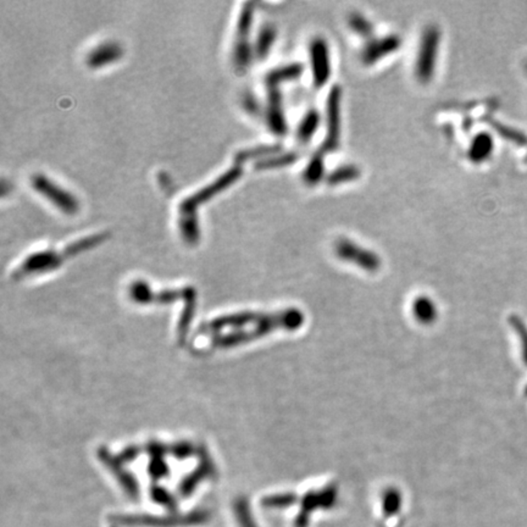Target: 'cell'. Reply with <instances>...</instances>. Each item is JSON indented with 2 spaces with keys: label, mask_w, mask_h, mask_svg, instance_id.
Returning <instances> with one entry per match:
<instances>
[{
  "label": "cell",
  "mask_w": 527,
  "mask_h": 527,
  "mask_svg": "<svg viewBox=\"0 0 527 527\" xmlns=\"http://www.w3.org/2000/svg\"><path fill=\"white\" fill-rule=\"evenodd\" d=\"M303 316L297 310H288L279 314H266L263 321L248 331H234L225 335H218L211 340L214 348H231L236 345L248 343L250 340L268 335L277 329H297L302 324Z\"/></svg>",
  "instance_id": "6da1fadb"
},
{
  "label": "cell",
  "mask_w": 527,
  "mask_h": 527,
  "mask_svg": "<svg viewBox=\"0 0 527 527\" xmlns=\"http://www.w3.org/2000/svg\"><path fill=\"white\" fill-rule=\"evenodd\" d=\"M441 43V32L436 26L426 28L421 37L420 46L416 56L415 75L421 83L431 81L436 70L438 46Z\"/></svg>",
  "instance_id": "7a4b0ae2"
},
{
  "label": "cell",
  "mask_w": 527,
  "mask_h": 527,
  "mask_svg": "<svg viewBox=\"0 0 527 527\" xmlns=\"http://www.w3.org/2000/svg\"><path fill=\"white\" fill-rule=\"evenodd\" d=\"M32 186L36 189L37 192L43 194V197H46L48 200H51V203L54 204L60 210H62L64 213H76L77 208H78L76 199L72 197L70 193H67L64 189H61L60 187H58L56 184L51 182V180H48L44 175H35L32 178Z\"/></svg>",
  "instance_id": "3957f363"
},
{
  "label": "cell",
  "mask_w": 527,
  "mask_h": 527,
  "mask_svg": "<svg viewBox=\"0 0 527 527\" xmlns=\"http://www.w3.org/2000/svg\"><path fill=\"white\" fill-rule=\"evenodd\" d=\"M340 87H334L327 99V133L321 152H335L340 144Z\"/></svg>",
  "instance_id": "277c9868"
},
{
  "label": "cell",
  "mask_w": 527,
  "mask_h": 527,
  "mask_svg": "<svg viewBox=\"0 0 527 527\" xmlns=\"http://www.w3.org/2000/svg\"><path fill=\"white\" fill-rule=\"evenodd\" d=\"M310 66L316 88L324 87L331 77V59L327 43L324 38H315L309 48Z\"/></svg>",
  "instance_id": "5b68a950"
},
{
  "label": "cell",
  "mask_w": 527,
  "mask_h": 527,
  "mask_svg": "<svg viewBox=\"0 0 527 527\" xmlns=\"http://www.w3.org/2000/svg\"><path fill=\"white\" fill-rule=\"evenodd\" d=\"M65 258H67L65 250L60 254L55 253L53 250L33 254L26 259L20 268L16 270L14 279H22L24 276H28L35 273H44V271L56 269L60 266L62 260Z\"/></svg>",
  "instance_id": "8992f818"
},
{
  "label": "cell",
  "mask_w": 527,
  "mask_h": 527,
  "mask_svg": "<svg viewBox=\"0 0 527 527\" xmlns=\"http://www.w3.org/2000/svg\"><path fill=\"white\" fill-rule=\"evenodd\" d=\"M336 252L340 259L355 263V265L369 271L379 269L380 266V259L377 258L375 253H372L368 249L361 248L348 239H340L336 247Z\"/></svg>",
  "instance_id": "52a82bcc"
},
{
  "label": "cell",
  "mask_w": 527,
  "mask_h": 527,
  "mask_svg": "<svg viewBox=\"0 0 527 527\" xmlns=\"http://www.w3.org/2000/svg\"><path fill=\"white\" fill-rule=\"evenodd\" d=\"M96 456L98 459L101 460L103 465L110 470L112 475L116 477L117 481L120 482L122 488L125 491L132 496V497H136L138 496V483L135 477L132 475L131 472H127L122 467V461L114 456L112 451L107 449V448H99V451H96Z\"/></svg>",
  "instance_id": "ba28073f"
},
{
  "label": "cell",
  "mask_w": 527,
  "mask_h": 527,
  "mask_svg": "<svg viewBox=\"0 0 527 527\" xmlns=\"http://www.w3.org/2000/svg\"><path fill=\"white\" fill-rule=\"evenodd\" d=\"M241 173H242V170L239 168L230 170L226 175H223V178H218L216 182L210 184L209 187L204 188L202 191H199L197 194H194L192 197L186 199L181 204V209H180L181 213L194 211V209H196V207H198V204L203 203L204 200H208L209 198L213 197L214 193L220 192V191H223V188L227 187L230 183L234 182L241 176Z\"/></svg>",
  "instance_id": "9c48e42d"
},
{
  "label": "cell",
  "mask_w": 527,
  "mask_h": 527,
  "mask_svg": "<svg viewBox=\"0 0 527 527\" xmlns=\"http://www.w3.org/2000/svg\"><path fill=\"white\" fill-rule=\"evenodd\" d=\"M197 454L199 456V459H200L199 467L183 480L181 487H180V491H181L183 496L189 494L194 490V487L197 486L198 483L204 480V478L215 475V465H214L211 458L209 456L207 448L203 446L199 447Z\"/></svg>",
  "instance_id": "30bf717a"
},
{
  "label": "cell",
  "mask_w": 527,
  "mask_h": 527,
  "mask_svg": "<svg viewBox=\"0 0 527 527\" xmlns=\"http://www.w3.org/2000/svg\"><path fill=\"white\" fill-rule=\"evenodd\" d=\"M401 42L397 36H387L380 40H374L366 44L361 58L366 65H372L382 60L385 56L398 51Z\"/></svg>",
  "instance_id": "8fae6325"
},
{
  "label": "cell",
  "mask_w": 527,
  "mask_h": 527,
  "mask_svg": "<svg viewBox=\"0 0 527 527\" xmlns=\"http://www.w3.org/2000/svg\"><path fill=\"white\" fill-rule=\"evenodd\" d=\"M252 25V10L245 9L241 15L239 22V42L234 46V60L239 69H245L250 62L248 33Z\"/></svg>",
  "instance_id": "7c38bea8"
},
{
  "label": "cell",
  "mask_w": 527,
  "mask_h": 527,
  "mask_svg": "<svg viewBox=\"0 0 527 527\" xmlns=\"http://www.w3.org/2000/svg\"><path fill=\"white\" fill-rule=\"evenodd\" d=\"M121 54V48L116 43H104L88 54L87 62L91 67H99L117 60Z\"/></svg>",
  "instance_id": "4fadbf2b"
},
{
  "label": "cell",
  "mask_w": 527,
  "mask_h": 527,
  "mask_svg": "<svg viewBox=\"0 0 527 527\" xmlns=\"http://www.w3.org/2000/svg\"><path fill=\"white\" fill-rule=\"evenodd\" d=\"M268 120H269L270 128L275 133L282 135L286 132V122H284V115L282 112L281 96H279V92L276 91V88H271Z\"/></svg>",
  "instance_id": "5bb4252c"
},
{
  "label": "cell",
  "mask_w": 527,
  "mask_h": 527,
  "mask_svg": "<svg viewBox=\"0 0 527 527\" xmlns=\"http://www.w3.org/2000/svg\"><path fill=\"white\" fill-rule=\"evenodd\" d=\"M184 308L182 310V314L180 316V322L178 326V340L180 345H183L186 337L188 335V329L192 325L194 314H196V308H197V293L193 289L192 293L188 295L184 300Z\"/></svg>",
  "instance_id": "9a60e30c"
},
{
  "label": "cell",
  "mask_w": 527,
  "mask_h": 527,
  "mask_svg": "<svg viewBox=\"0 0 527 527\" xmlns=\"http://www.w3.org/2000/svg\"><path fill=\"white\" fill-rule=\"evenodd\" d=\"M493 152V139L487 133H480L474 138L467 157L474 162H485Z\"/></svg>",
  "instance_id": "2e32d148"
},
{
  "label": "cell",
  "mask_w": 527,
  "mask_h": 527,
  "mask_svg": "<svg viewBox=\"0 0 527 527\" xmlns=\"http://www.w3.org/2000/svg\"><path fill=\"white\" fill-rule=\"evenodd\" d=\"M320 125V115L316 110H310L300 123L298 127V139L300 142H309Z\"/></svg>",
  "instance_id": "e0dca14e"
},
{
  "label": "cell",
  "mask_w": 527,
  "mask_h": 527,
  "mask_svg": "<svg viewBox=\"0 0 527 527\" xmlns=\"http://www.w3.org/2000/svg\"><path fill=\"white\" fill-rule=\"evenodd\" d=\"M300 72H302L300 66H287L284 69H279L276 71L270 72L269 76L266 77V82H268L270 88H277L276 86L279 85L281 82L292 81L294 78L300 76Z\"/></svg>",
  "instance_id": "ac0fdd59"
},
{
  "label": "cell",
  "mask_w": 527,
  "mask_h": 527,
  "mask_svg": "<svg viewBox=\"0 0 527 527\" xmlns=\"http://www.w3.org/2000/svg\"><path fill=\"white\" fill-rule=\"evenodd\" d=\"M180 230L184 241L188 243H197L199 239V230H198L197 218L196 215H188V214H181L180 218Z\"/></svg>",
  "instance_id": "d6986e66"
},
{
  "label": "cell",
  "mask_w": 527,
  "mask_h": 527,
  "mask_svg": "<svg viewBox=\"0 0 527 527\" xmlns=\"http://www.w3.org/2000/svg\"><path fill=\"white\" fill-rule=\"evenodd\" d=\"M153 291L148 284L143 281H136L130 287V297L138 304H150Z\"/></svg>",
  "instance_id": "ffe728a7"
},
{
  "label": "cell",
  "mask_w": 527,
  "mask_h": 527,
  "mask_svg": "<svg viewBox=\"0 0 527 527\" xmlns=\"http://www.w3.org/2000/svg\"><path fill=\"white\" fill-rule=\"evenodd\" d=\"M324 175V162H322V155H315L310 160L308 166L305 169L304 180L309 184H315L319 182Z\"/></svg>",
  "instance_id": "44dd1931"
},
{
  "label": "cell",
  "mask_w": 527,
  "mask_h": 527,
  "mask_svg": "<svg viewBox=\"0 0 527 527\" xmlns=\"http://www.w3.org/2000/svg\"><path fill=\"white\" fill-rule=\"evenodd\" d=\"M491 123L492 126L496 128V131L499 132L501 136L506 138V139L517 143L520 146L527 144V136L524 132L512 128V127L506 126V125H502L501 122L494 121V120H491Z\"/></svg>",
  "instance_id": "7402d4cb"
},
{
  "label": "cell",
  "mask_w": 527,
  "mask_h": 527,
  "mask_svg": "<svg viewBox=\"0 0 527 527\" xmlns=\"http://www.w3.org/2000/svg\"><path fill=\"white\" fill-rule=\"evenodd\" d=\"M275 33H276L275 28L270 27V26H266L261 30L258 37V42H257V53H258L259 56L263 58L269 53L270 48L274 44Z\"/></svg>",
  "instance_id": "603a6c76"
},
{
  "label": "cell",
  "mask_w": 527,
  "mask_h": 527,
  "mask_svg": "<svg viewBox=\"0 0 527 527\" xmlns=\"http://www.w3.org/2000/svg\"><path fill=\"white\" fill-rule=\"evenodd\" d=\"M360 171L355 166H343L337 169L335 173H331L329 178V183L331 184H340V183L349 182L355 178H359Z\"/></svg>",
  "instance_id": "cb8c5ba5"
},
{
  "label": "cell",
  "mask_w": 527,
  "mask_h": 527,
  "mask_svg": "<svg viewBox=\"0 0 527 527\" xmlns=\"http://www.w3.org/2000/svg\"><path fill=\"white\" fill-rule=\"evenodd\" d=\"M197 448L193 446L191 442H178V443H173L170 444V454L175 456L178 460H184L189 456H192L193 454H196Z\"/></svg>",
  "instance_id": "d4e9b609"
},
{
  "label": "cell",
  "mask_w": 527,
  "mask_h": 527,
  "mask_svg": "<svg viewBox=\"0 0 527 527\" xmlns=\"http://www.w3.org/2000/svg\"><path fill=\"white\" fill-rule=\"evenodd\" d=\"M148 472L154 480H159L169 474L168 464L164 460V456H153L148 465Z\"/></svg>",
  "instance_id": "484cf974"
},
{
  "label": "cell",
  "mask_w": 527,
  "mask_h": 527,
  "mask_svg": "<svg viewBox=\"0 0 527 527\" xmlns=\"http://www.w3.org/2000/svg\"><path fill=\"white\" fill-rule=\"evenodd\" d=\"M349 25L354 32L363 37L370 36L372 33V25L365 17L360 15H354L350 17Z\"/></svg>",
  "instance_id": "4316f807"
},
{
  "label": "cell",
  "mask_w": 527,
  "mask_h": 527,
  "mask_svg": "<svg viewBox=\"0 0 527 527\" xmlns=\"http://www.w3.org/2000/svg\"><path fill=\"white\" fill-rule=\"evenodd\" d=\"M295 160V155L294 154H286L284 157H275L273 160L269 159L266 162H260V169H273L279 168L282 165H288L291 162H293Z\"/></svg>",
  "instance_id": "83f0119b"
},
{
  "label": "cell",
  "mask_w": 527,
  "mask_h": 527,
  "mask_svg": "<svg viewBox=\"0 0 527 527\" xmlns=\"http://www.w3.org/2000/svg\"><path fill=\"white\" fill-rule=\"evenodd\" d=\"M142 451V447H126V448H123V449L120 451V454L117 456V458H119L122 463H131V461L135 460V459H137V456H141Z\"/></svg>",
  "instance_id": "f1b7e54d"
},
{
  "label": "cell",
  "mask_w": 527,
  "mask_h": 527,
  "mask_svg": "<svg viewBox=\"0 0 527 527\" xmlns=\"http://www.w3.org/2000/svg\"><path fill=\"white\" fill-rule=\"evenodd\" d=\"M152 496L155 501L159 503H164V504H173V499L168 492L164 491L162 487H153Z\"/></svg>",
  "instance_id": "f546056e"
},
{
  "label": "cell",
  "mask_w": 527,
  "mask_h": 527,
  "mask_svg": "<svg viewBox=\"0 0 527 527\" xmlns=\"http://www.w3.org/2000/svg\"><path fill=\"white\" fill-rule=\"evenodd\" d=\"M514 325H515V329H517V331H519L520 332V335H521V340H522V349H524V359H525V363L527 364V332L525 331V327H524V325L521 324V321L519 319H515L514 321Z\"/></svg>",
  "instance_id": "4dcf8cb0"
},
{
  "label": "cell",
  "mask_w": 527,
  "mask_h": 527,
  "mask_svg": "<svg viewBox=\"0 0 527 527\" xmlns=\"http://www.w3.org/2000/svg\"><path fill=\"white\" fill-rule=\"evenodd\" d=\"M525 162H527V154H526V157H525Z\"/></svg>",
  "instance_id": "1f68e13d"
},
{
  "label": "cell",
  "mask_w": 527,
  "mask_h": 527,
  "mask_svg": "<svg viewBox=\"0 0 527 527\" xmlns=\"http://www.w3.org/2000/svg\"><path fill=\"white\" fill-rule=\"evenodd\" d=\"M526 70H527V62H526Z\"/></svg>",
  "instance_id": "d6a6232c"
}]
</instances>
